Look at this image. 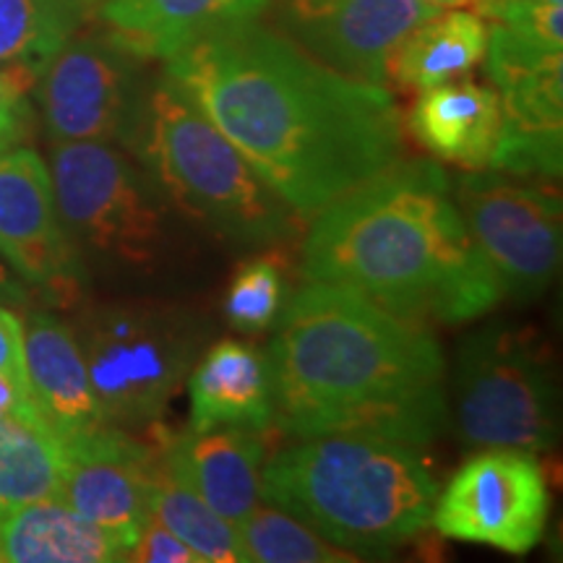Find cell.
Wrapping results in <instances>:
<instances>
[{
    "mask_svg": "<svg viewBox=\"0 0 563 563\" xmlns=\"http://www.w3.org/2000/svg\"><path fill=\"white\" fill-rule=\"evenodd\" d=\"M24 368L37 412L58 446L118 428L102 410L74 332L51 313L26 316Z\"/></svg>",
    "mask_w": 563,
    "mask_h": 563,
    "instance_id": "obj_16",
    "label": "cell"
},
{
    "mask_svg": "<svg viewBox=\"0 0 563 563\" xmlns=\"http://www.w3.org/2000/svg\"><path fill=\"white\" fill-rule=\"evenodd\" d=\"M274 323L266 365L282 433H371L422 449L446 426V361L420 321L308 282Z\"/></svg>",
    "mask_w": 563,
    "mask_h": 563,
    "instance_id": "obj_2",
    "label": "cell"
},
{
    "mask_svg": "<svg viewBox=\"0 0 563 563\" xmlns=\"http://www.w3.org/2000/svg\"><path fill=\"white\" fill-rule=\"evenodd\" d=\"M439 11L426 0H282L279 21L323 66L384 87L399 42Z\"/></svg>",
    "mask_w": 563,
    "mask_h": 563,
    "instance_id": "obj_14",
    "label": "cell"
},
{
    "mask_svg": "<svg viewBox=\"0 0 563 563\" xmlns=\"http://www.w3.org/2000/svg\"><path fill=\"white\" fill-rule=\"evenodd\" d=\"M426 3L433 5V9H449V5H462L467 0H426Z\"/></svg>",
    "mask_w": 563,
    "mask_h": 563,
    "instance_id": "obj_33",
    "label": "cell"
},
{
    "mask_svg": "<svg viewBox=\"0 0 563 563\" xmlns=\"http://www.w3.org/2000/svg\"><path fill=\"white\" fill-rule=\"evenodd\" d=\"M0 371H24V323L0 306Z\"/></svg>",
    "mask_w": 563,
    "mask_h": 563,
    "instance_id": "obj_31",
    "label": "cell"
},
{
    "mask_svg": "<svg viewBox=\"0 0 563 563\" xmlns=\"http://www.w3.org/2000/svg\"><path fill=\"white\" fill-rule=\"evenodd\" d=\"M534 3H563V0H534Z\"/></svg>",
    "mask_w": 563,
    "mask_h": 563,
    "instance_id": "obj_34",
    "label": "cell"
},
{
    "mask_svg": "<svg viewBox=\"0 0 563 563\" xmlns=\"http://www.w3.org/2000/svg\"><path fill=\"white\" fill-rule=\"evenodd\" d=\"M454 420L462 441L475 449L548 452L559 443V386L532 329L488 323L462 342Z\"/></svg>",
    "mask_w": 563,
    "mask_h": 563,
    "instance_id": "obj_8",
    "label": "cell"
},
{
    "mask_svg": "<svg viewBox=\"0 0 563 563\" xmlns=\"http://www.w3.org/2000/svg\"><path fill=\"white\" fill-rule=\"evenodd\" d=\"M0 415H9V418H21L42 422V415L34 405L30 382H26V368L24 371H0Z\"/></svg>",
    "mask_w": 563,
    "mask_h": 563,
    "instance_id": "obj_30",
    "label": "cell"
},
{
    "mask_svg": "<svg viewBox=\"0 0 563 563\" xmlns=\"http://www.w3.org/2000/svg\"><path fill=\"white\" fill-rule=\"evenodd\" d=\"M548 183L501 170H467L454 183L456 209L501 298L538 300L559 272L561 199Z\"/></svg>",
    "mask_w": 563,
    "mask_h": 563,
    "instance_id": "obj_9",
    "label": "cell"
},
{
    "mask_svg": "<svg viewBox=\"0 0 563 563\" xmlns=\"http://www.w3.org/2000/svg\"><path fill=\"white\" fill-rule=\"evenodd\" d=\"M70 332L102 410L129 433L170 410L201 350L196 316L159 300L91 306Z\"/></svg>",
    "mask_w": 563,
    "mask_h": 563,
    "instance_id": "obj_7",
    "label": "cell"
},
{
    "mask_svg": "<svg viewBox=\"0 0 563 563\" xmlns=\"http://www.w3.org/2000/svg\"><path fill=\"white\" fill-rule=\"evenodd\" d=\"M58 498L121 543L125 551L150 522L152 473L157 449L112 428L108 433L60 446Z\"/></svg>",
    "mask_w": 563,
    "mask_h": 563,
    "instance_id": "obj_15",
    "label": "cell"
},
{
    "mask_svg": "<svg viewBox=\"0 0 563 563\" xmlns=\"http://www.w3.org/2000/svg\"><path fill=\"white\" fill-rule=\"evenodd\" d=\"M302 279L363 295L410 321L467 323L501 300L496 274L435 162L397 159L313 217Z\"/></svg>",
    "mask_w": 563,
    "mask_h": 563,
    "instance_id": "obj_3",
    "label": "cell"
},
{
    "mask_svg": "<svg viewBox=\"0 0 563 563\" xmlns=\"http://www.w3.org/2000/svg\"><path fill=\"white\" fill-rule=\"evenodd\" d=\"M150 514L186 545L201 555L203 563L243 561L235 527L220 517L194 488H188L165 462H154Z\"/></svg>",
    "mask_w": 563,
    "mask_h": 563,
    "instance_id": "obj_24",
    "label": "cell"
},
{
    "mask_svg": "<svg viewBox=\"0 0 563 563\" xmlns=\"http://www.w3.org/2000/svg\"><path fill=\"white\" fill-rule=\"evenodd\" d=\"M26 302H30V285L11 266L0 262V306H26Z\"/></svg>",
    "mask_w": 563,
    "mask_h": 563,
    "instance_id": "obj_32",
    "label": "cell"
},
{
    "mask_svg": "<svg viewBox=\"0 0 563 563\" xmlns=\"http://www.w3.org/2000/svg\"><path fill=\"white\" fill-rule=\"evenodd\" d=\"M191 428H249L272 426L274 402L266 355L243 342H217L188 373Z\"/></svg>",
    "mask_w": 563,
    "mask_h": 563,
    "instance_id": "obj_19",
    "label": "cell"
},
{
    "mask_svg": "<svg viewBox=\"0 0 563 563\" xmlns=\"http://www.w3.org/2000/svg\"><path fill=\"white\" fill-rule=\"evenodd\" d=\"M51 178L60 222L84 266L154 282L180 262V211L131 152L102 141H55Z\"/></svg>",
    "mask_w": 563,
    "mask_h": 563,
    "instance_id": "obj_6",
    "label": "cell"
},
{
    "mask_svg": "<svg viewBox=\"0 0 563 563\" xmlns=\"http://www.w3.org/2000/svg\"><path fill=\"white\" fill-rule=\"evenodd\" d=\"M141 63L104 32L70 37L34 87L51 139L102 141L131 152L150 97Z\"/></svg>",
    "mask_w": 563,
    "mask_h": 563,
    "instance_id": "obj_10",
    "label": "cell"
},
{
    "mask_svg": "<svg viewBox=\"0 0 563 563\" xmlns=\"http://www.w3.org/2000/svg\"><path fill=\"white\" fill-rule=\"evenodd\" d=\"M439 483L420 446L371 433L306 435L262 470V498L329 543L389 553L431 525Z\"/></svg>",
    "mask_w": 563,
    "mask_h": 563,
    "instance_id": "obj_4",
    "label": "cell"
},
{
    "mask_svg": "<svg viewBox=\"0 0 563 563\" xmlns=\"http://www.w3.org/2000/svg\"><path fill=\"white\" fill-rule=\"evenodd\" d=\"M63 454L47 426L0 415V517L58 498Z\"/></svg>",
    "mask_w": 563,
    "mask_h": 563,
    "instance_id": "obj_23",
    "label": "cell"
},
{
    "mask_svg": "<svg viewBox=\"0 0 563 563\" xmlns=\"http://www.w3.org/2000/svg\"><path fill=\"white\" fill-rule=\"evenodd\" d=\"M483 58L501 102L490 170L555 180L563 165V53L493 24Z\"/></svg>",
    "mask_w": 563,
    "mask_h": 563,
    "instance_id": "obj_12",
    "label": "cell"
},
{
    "mask_svg": "<svg viewBox=\"0 0 563 563\" xmlns=\"http://www.w3.org/2000/svg\"><path fill=\"white\" fill-rule=\"evenodd\" d=\"M0 561L112 563L125 548L60 498L24 504L0 517Z\"/></svg>",
    "mask_w": 563,
    "mask_h": 563,
    "instance_id": "obj_21",
    "label": "cell"
},
{
    "mask_svg": "<svg viewBox=\"0 0 563 563\" xmlns=\"http://www.w3.org/2000/svg\"><path fill=\"white\" fill-rule=\"evenodd\" d=\"M243 561L253 563H342L361 561L355 553L323 540L279 506H256L235 527Z\"/></svg>",
    "mask_w": 563,
    "mask_h": 563,
    "instance_id": "obj_26",
    "label": "cell"
},
{
    "mask_svg": "<svg viewBox=\"0 0 563 563\" xmlns=\"http://www.w3.org/2000/svg\"><path fill=\"white\" fill-rule=\"evenodd\" d=\"M488 47V24L470 11L435 13L399 42L389 76L402 89L426 91L473 70Z\"/></svg>",
    "mask_w": 563,
    "mask_h": 563,
    "instance_id": "obj_22",
    "label": "cell"
},
{
    "mask_svg": "<svg viewBox=\"0 0 563 563\" xmlns=\"http://www.w3.org/2000/svg\"><path fill=\"white\" fill-rule=\"evenodd\" d=\"M40 76L30 68H0V154L16 150L30 131V102L26 95L37 87Z\"/></svg>",
    "mask_w": 563,
    "mask_h": 563,
    "instance_id": "obj_28",
    "label": "cell"
},
{
    "mask_svg": "<svg viewBox=\"0 0 563 563\" xmlns=\"http://www.w3.org/2000/svg\"><path fill=\"white\" fill-rule=\"evenodd\" d=\"M272 0H104V34L141 60H167L196 40L245 24Z\"/></svg>",
    "mask_w": 563,
    "mask_h": 563,
    "instance_id": "obj_18",
    "label": "cell"
},
{
    "mask_svg": "<svg viewBox=\"0 0 563 563\" xmlns=\"http://www.w3.org/2000/svg\"><path fill=\"white\" fill-rule=\"evenodd\" d=\"M131 154L217 241L251 251L295 235L298 214L165 74L152 84Z\"/></svg>",
    "mask_w": 563,
    "mask_h": 563,
    "instance_id": "obj_5",
    "label": "cell"
},
{
    "mask_svg": "<svg viewBox=\"0 0 563 563\" xmlns=\"http://www.w3.org/2000/svg\"><path fill=\"white\" fill-rule=\"evenodd\" d=\"M87 0H0V68L21 66L42 74L74 37Z\"/></svg>",
    "mask_w": 563,
    "mask_h": 563,
    "instance_id": "obj_25",
    "label": "cell"
},
{
    "mask_svg": "<svg viewBox=\"0 0 563 563\" xmlns=\"http://www.w3.org/2000/svg\"><path fill=\"white\" fill-rule=\"evenodd\" d=\"M125 561L139 563H203L199 553L191 545H186L178 534H173L165 525L150 517L144 530L136 538L129 551H125Z\"/></svg>",
    "mask_w": 563,
    "mask_h": 563,
    "instance_id": "obj_29",
    "label": "cell"
},
{
    "mask_svg": "<svg viewBox=\"0 0 563 563\" xmlns=\"http://www.w3.org/2000/svg\"><path fill=\"white\" fill-rule=\"evenodd\" d=\"M0 258L55 306H76L87 266L63 228L51 167L34 150L0 154Z\"/></svg>",
    "mask_w": 563,
    "mask_h": 563,
    "instance_id": "obj_13",
    "label": "cell"
},
{
    "mask_svg": "<svg viewBox=\"0 0 563 563\" xmlns=\"http://www.w3.org/2000/svg\"><path fill=\"white\" fill-rule=\"evenodd\" d=\"M410 131L435 157L464 170H488L501 133V102L496 89L477 81L439 84L415 102Z\"/></svg>",
    "mask_w": 563,
    "mask_h": 563,
    "instance_id": "obj_20",
    "label": "cell"
},
{
    "mask_svg": "<svg viewBox=\"0 0 563 563\" xmlns=\"http://www.w3.org/2000/svg\"><path fill=\"white\" fill-rule=\"evenodd\" d=\"M287 302V282L274 258L245 262L230 279L224 295V316L241 332L256 334L274 327Z\"/></svg>",
    "mask_w": 563,
    "mask_h": 563,
    "instance_id": "obj_27",
    "label": "cell"
},
{
    "mask_svg": "<svg viewBox=\"0 0 563 563\" xmlns=\"http://www.w3.org/2000/svg\"><path fill=\"white\" fill-rule=\"evenodd\" d=\"M165 76L298 217L402 157V115L382 84L323 66L256 19L183 47Z\"/></svg>",
    "mask_w": 563,
    "mask_h": 563,
    "instance_id": "obj_1",
    "label": "cell"
},
{
    "mask_svg": "<svg viewBox=\"0 0 563 563\" xmlns=\"http://www.w3.org/2000/svg\"><path fill=\"white\" fill-rule=\"evenodd\" d=\"M551 493L530 452L485 449L435 496L431 527L443 538L525 555L543 538Z\"/></svg>",
    "mask_w": 563,
    "mask_h": 563,
    "instance_id": "obj_11",
    "label": "cell"
},
{
    "mask_svg": "<svg viewBox=\"0 0 563 563\" xmlns=\"http://www.w3.org/2000/svg\"><path fill=\"white\" fill-rule=\"evenodd\" d=\"M157 454L232 527L241 525L262 501L266 454L262 431L188 428L186 433L167 435Z\"/></svg>",
    "mask_w": 563,
    "mask_h": 563,
    "instance_id": "obj_17",
    "label": "cell"
}]
</instances>
